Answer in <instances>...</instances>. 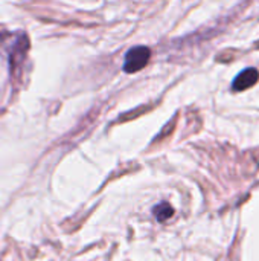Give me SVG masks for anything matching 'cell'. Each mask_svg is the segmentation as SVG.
Returning a JSON list of instances; mask_svg holds the SVG:
<instances>
[{"mask_svg":"<svg viewBox=\"0 0 259 261\" xmlns=\"http://www.w3.org/2000/svg\"><path fill=\"white\" fill-rule=\"evenodd\" d=\"M150 49L145 46H136L131 47L127 55H125V63H124V70L127 73H134L140 69H143L150 60Z\"/></svg>","mask_w":259,"mask_h":261,"instance_id":"6da1fadb","label":"cell"},{"mask_svg":"<svg viewBox=\"0 0 259 261\" xmlns=\"http://www.w3.org/2000/svg\"><path fill=\"white\" fill-rule=\"evenodd\" d=\"M258 70L249 67V69H244V70L234 80L232 87H234V90H240V92H241V90H247V89H250L252 86H255V84L258 83Z\"/></svg>","mask_w":259,"mask_h":261,"instance_id":"7a4b0ae2","label":"cell"},{"mask_svg":"<svg viewBox=\"0 0 259 261\" xmlns=\"http://www.w3.org/2000/svg\"><path fill=\"white\" fill-rule=\"evenodd\" d=\"M154 214H156V219H157L159 222H165V220H168V219L172 217L174 210H172L171 205H168V203H160L159 206L154 208Z\"/></svg>","mask_w":259,"mask_h":261,"instance_id":"3957f363","label":"cell"},{"mask_svg":"<svg viewBox=\"0 0 259 261\" xmlns=\"http://www.w3.org/2000/svg\"><path fill=\"white\" fill-rule=\"evenodd\" d=\"M0 41H2V34H0Z\"/></svg>","mask_w":259,"mask_h":261,"instance_id":"277c9868","label":"cell"}]
</instances>
